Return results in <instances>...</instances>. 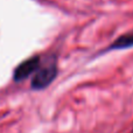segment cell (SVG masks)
Here are the masks:
<instances>
[{"label":"cell","instance_id":"3","mask_svg":"<svg viewBox=\"0 0 133 133\" xmlns=\"http://www.w3.org/2000/svg\"><path fill=\"white\" fill-rule=\"evenodd\" d=\"M133 47V32L129 34H124L123 36L118 37L115 42L111 43L108 50H116V49H127Z\"/></svg>","mask_w":133,"mask_h":133},{"label":"cell","instance_id":"2","mask_svg":"<svg viewBox=\"0 0 133 133\" xmlns=\"http://www.w3.org/2000/svg\"><path fill=\"white\" fill-rule=\"evenodd\" d=\"M40 63H41V57L40 56H33V57L23 61L14 70V75H13L14 81L20 82V81L27 78L28 76H30L32 74H35V71L39 69Z\"/></svg>","mask_w":133,"mask_h":133},{"label":"cell","instance_id":"1","mask_svg":"<svg viewBox=\"0 0 133 133\" xmlns=\"http://www.w3.org/2000/svg\"><path fill=\"white\" fill-rule=\"evenodd\" d=\"M57 76V63L55 56H49L46 62L40 63V66L35 71L32 79V88L34 90L46 89L51 84Z\"/></svg>","mask_w":133,"mask_h":133}]
</instances>
